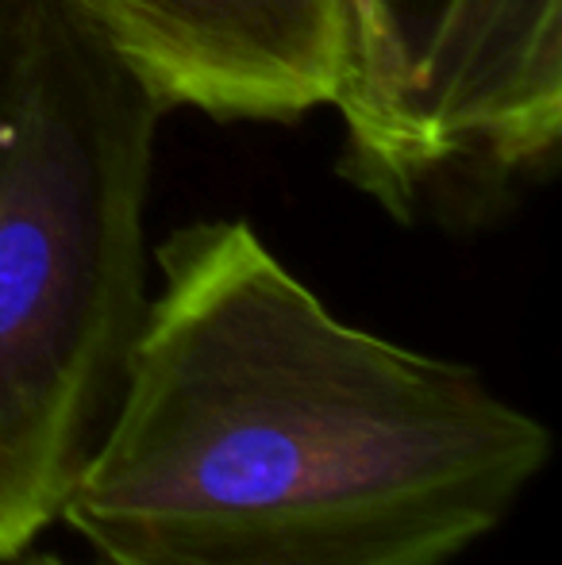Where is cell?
Returning <instances> with one entry per match:
<instances>
[{"label": "cell", "instance_id": "cell-5", "mask_svg": "<svg viewBox=\"0 0 562 565\" xmlns=\"http://www.w3.org/2000/svg\"><path fill=\"white\" fill-rule=\"evenodd\" d=\"M4 565H12V562H4ZM20 565H70V562L54 558V554H39V558H28V562H20Z\"/></svg>", "mask_w": 562, "mask_h": 565}, {"label": "cell", "instance_id": "cell-6", "mask_svg": "<svg viewBox=\"0 0 562 565\" xmlns=\"http://www.w3.org/2000/svg\"><path fill=\"white\" fill-rule=\"evenodd\" d=\"M0 565H4V562H0Z\"/></svg>", "mask_w": 562, "mask_h": 565}, {"label": "cell", "instance_id": "cell-4", "mask_svg": "<svg viewBox=\"0 0 562 565\" xmlns=\"http://www.w3.org/2000/svg\"><path fill=\"white\" fill-rule=\"evenodd\" d=\"M166 108L293 119L351 77V0H77Z\"/></svg>", "mask_w": 562, "mask_h": 565}, {"label": "cell", "instance_id": "cell-1", "mask_svg": "<svg viewBox=\"0 0 562 565\" xmlns=\"http://www.w3.org/2000/svg\"><path fill=\"white\" fill-rule=\"evenodd\" d=\"M62 508L100 565H447L551 461L474 365L339 320L240 220L181 227Z\"/></svg>", "mask_w": 562, "mask_h": 565}, {"label": "cell", "instance_id": "cell-2", "mask_svg": "<svg viewBox=\"0 0 562 565\" xmlns=\"http://www.w3.org/2000/svg\"><path fill=\"white\" fill-rule=\"evenodd\" d=\"M162 113L77 0H0V562L62 520L128 377Z\"/></svg>", "mask_w": 562, "mask_h": 565}, {"label": "cell", "instance_id": "cell-3", "mask_svg": "<svg viewBox=\"0 0 562 565\" xmlns=\"http://www.w3.org/2000/svg\"><path fill=\"white\" fill-rule=\"evenodd\" d=\"M351 178L409 212L450 158L540 162L562 127V0H351Z\"/></svg>", "mask_w": 562, "mask_h": 565}]
</instances>
